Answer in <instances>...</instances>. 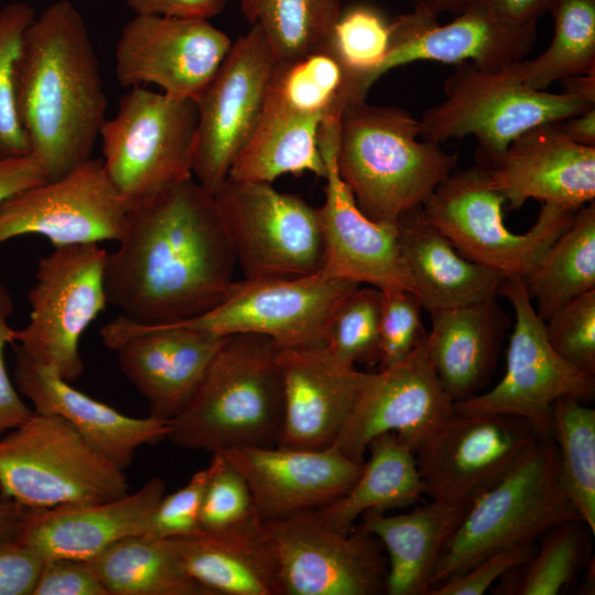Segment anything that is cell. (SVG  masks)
I'll return each mask as SVG.
<instances>
[{
    "label": "cell",
    "mask_w": 595,
    "mask_h": 595,
    "mask_svg": "<svg viewBox=\"0 0 595 595\" xmlns=\"http://www.w3.org/2000/svg\"><path fill=\"white\" fill-rule=\"evenodd\" d=\"M117 242L107 256V301L132 322L192 320L235 282L236 255L214 194L194 177L130 204Z\"/></svg>",
    "instance_id": "obj_1"
},
{
    "label": "cell",
    "mask_w": 595,
    "mask_h": 595,
    "mask_svg": "<svg viewBox=\"0 0 595 595\" xmlns=\"http://www.w3.org/2000/svg\"><path fill=\"white\" fill-rule=\"evenodd\" d=\"M14 85L19 120L46 181L91 159L107 97L85 21L69 0L54 1L26 28Z\"/></svg>",
    "instance_id": "obj_2"
},
{
    "label": "cell",
    "mask_w": 595,
    "mask_h": 595,
    "mask_svg": "<svg viewBox=\"0 0 595 595\" xmlns=\"http://www.w3.org/2000/svg\"><path fill=\"white\" fill-rule=\"evenodd\" d=\"M421 137L420 120L392 106L358 100L340 117L338 173L370 219L396 224L422 206L453 172L457 155Z\"/></svg>",
    "instance_id": "obj_3"
},
{
    "label": "cell",
    "mask_w": 595,
    "mask_h": 595,
    "mask_svg": "<svg viewBox=\"0 0 595 595\" xmlns=\"http://www.w3.org/2000/svg\"><path fill=\"white\" fill-rule=\"evenodd\" d=\"M279 349L264 335H230L193 399L170 421L166 439L212 454L277 445L282 416Z\"/></svg>",
    "instance_id": "obj_4"
},
{
    "label": "cell",
    "mask_w": 595,
    "mask_h": 595,
    "mask_svg": "<svg viewBox=\"0 0 595 595\" xmlns=\"http://www.w3.org/2000/svg\"><path fill=\"white\" fill-rule=\"evenodd\" d=\"M572 520L581 517L563 488L556 446L553 440L539 439L498 483L469 505L442 550L430 591L497 550L537 541L553 527Z\"/></svg>",
    "instance_id": "obj_5"
},
{
    "label": "cell",
    "mask_w": 595,
    "mask_h": 595,
    "mask_svg": "<svg viewBox=\"0 0 595 595\" xmlns=\"http://www.w3.org/2000/svg\"><path fill=\"white\" fill-rule=\"evenodd\" d=\"M518 63L499 69L470 62L456 64L443 83L444 100L420 119L421 137L441 144L473 136L478 143L476 161L486 165L524 131L595 107L563 91L529 87Z\"/></svg>",
    "instance_id": "obj_6"
},
{
    "label": "cell",
    "mask_w": 595,
    "mask_h": 595,
    "mask_svg": "<svg viewBox=\"0 0 595 595\" xmlns=\"http://www.w3.org/2000/svg\"><path fill=\"white\" fill-rule=\"evenodd\" d=\"M128 493L123 470L58 415L33 412L0 439V494L24 507L95 504Z\"/></svg>",
    "instance_id": "obj_7"
},
{
    "label": "cell",
    "mask_w": 595,
    "mask_h": 595,
    "mask_svg": "<svg viewBox=\"0 0 595 595\" xmlns=\"http://www.w3.org/2000/svg\"><path fill=\"white\" fill-rule=\"evenodd\" d=\"M198 110L194 99L133 87L100 130L104 169L130 204L193 177Z\"/></svg>",
    "instance_id": "obj_8"
},
{
    "label": "cell",
    "mask_w": 595,
    "mask_h": 595,
    "mask_svg": "<svg viewBox=\"0 0 595 595\" xmlns=\"http://www.w3.org/2000/svg\"><path fill=\"white\" fill-rule=\"evenodd\" d=\"M505 203L487 169L476 163L452 172L424 202L422 212L464 257L506 278H523L576 212L542 204L531 228L516 234L505 224Z\"/></svg>",
    "instance_id": "obj_9"
},
{
    "label": "cell",
    "mask_w": 595,
    "mask_h": 595,
    "mask_svg": "<svg viewBox=\"0 0 595 595\" xmlns=\"http://www.w3.org/2000/svg\"><path fill=\"white\" fill-rule=\"evenodd\" d=\"M107 256L100 244L54 247L37 263L29 322L13 333L11 345L68 382L84 372L82 335L108 304Z\"/></svg>",
    "instance_id": "obj_10"
},
{
    "label": "cell",
    "mask_w": 595,
    "mask_h": 595,
    "mask_svg": "<svg viewBox=\"0 0 595 595\" xmlns=\"http://www.w3.org/2000/svg\"><path fill=\"white\" fill-rule=\"evenodd\" d=\"M244 279L299 278L323 270L318 208L269 183L227 178L214 194Z\"/></svg>",
    "instance_id": "obj_11"
},
{
    "label": "cell",
    "mask_w": 595,
    "mask_h": 595,
    "mask_svg": "<svg viewBox=\"0 0 595 595\" xmlns=\"http://www.w3.org/2000/svg\"><path fill=\"white\" fill-rule=\"evenodd\" d=\"M499 293L515 312L505 374L490 390L454 403V410L516 415L541 439L552 440V403L564 396L593 399L595 376L567 363L551 347L522 278H505Z\"/></svg>",
    "instance_id": "obj_12"
},
{
    "label": "cell",
    "mask_w": 595,
    "mask_h": 595,
    "mask_svg": "<svg viewBox=\"0 0 595 595\" xmlns=\"http://www.w3.org/2000/svg\"><path fill=\"white\" fill-rule=\"evenodd\" d=\"M360 284L324 271L299 278L235 281L212 310L171 323L217 335L253 333L280 348L325 346L333 315Z\"/></svg>",
    "instance_id": "obj_13"
},
{
    "label": "cell",
    "mask_w": 595,
    "mask_h": 595,
    "mask_svg": "<svg viewBox=\"0 0 595 595\" xmlns=\"http://www.w3.org/2000/svg\"><path fill=\"white\" fill-rule=\"evenodd\" d=\"M262 523L277 564L281 595L385 593L383 547L359 526L340 531L317 510Z\"/></svg>",
    "instance_id": "obj_14"
},
{
    "label": "cell",
    "mask_w": 595,
    "mask_h": 595,
    "mask_svg": "<svg viewBox=\"0 0 595 595\" xmlns=\"http://www.w3.org/2000/svg\"><path fill=\"white\" fill-rule=\"evenodd\" d=\"M257 24L232 42L217 74L195 100L198 110L193 177L215 194L252 136L275 66Z\"/></svg>",
    "instance_id": "obj_15"
},
{
    "label": "cell",
    "mask_w": 595,
    "mask_h": 595,
    "mask_svg": "<svg viewBox=\"0 0 595 595\" xmlns=\"http://www.w3.org/2000/svg\"><path fill=\"white\" fill-rule=\"evenodd\" d=\"M129 203L108 177L101 159L19 192L0 205V246L37 235L54 247L118 241Z\"/></svg>",
    "instance_id": "obj_16"
},
{
    "label": "cell",
    "mask_w": 595,
    "mask_h": 595,
    "mask_svg": "<svg viewBox=\"0 0 595 595\" xmlns=\"http://www.w3.org/2000/svg\"><path fill=\"white\" fill-rule=\"evenodd\" d=\"M541 439L523 419L509 414H454L416 454L431 499L469 506L498 483Z\"/></svg>",
    "instance_id": "obj_17"
},
{
    "label": "cell",
    "mask_w": 595,
    "mask_h": 595,
    "mask_svg": "<svg viewBox=\"0 0 595 595\" xmlns=\"http://www.w3.org/2000/svg\"><path fill=\"white\" fill-rule=\"evenodd\" d=\"M230 335L174 324L148 325L121 315L100 328L102 344L150 407L171 421L190 403L212 361Z\"/></svg>",
    "instance_id": "obj_18"
},
{
    "label": "cell",
    "mask_w": 595,
    "mask_h": 595,
    "mask_svg": "<svg viewBox=\"0 0 595 595\" xmlns=\"http://www.w3.org/2000/svg\"><path fill=\"white\" fill-rule=\"evenodd\" d=\"M231 44L209 20L137 14L116 45V78L122 87L153 84L172 97L196 100Z\"/></svg>",
    "instance_id": "obj_19"
},
{
    "label": "cell",
    "mask_w": 595,
    "mask_h": 595,
    "mask_svg": "<svg viewBox=\"0 0 595 595\" xmlns=\"http://www.w3.org/2000/svg\"><path fill=\"white\" fill-rule=\"evenodd\" d=\"M454 414V402L429 359L426 340L400 364L368 372L333 446L364 463L370 441L396 433L416 454Z\"/></svg>",
    "instance_id": "obj_20"
},
{
    "label": "cell",
    "mask_w": 595,
    "mask_h": 595,
    "mask_svg": "<svg viewBox=\"0 0 595 595\" xmlns=\"http://www.w3.org/2000/svg\"><path fill=\"white\" fill-rule=\"evenodd\" d=\"M339 122V118H327L320 128V147L326 165L325 202L318 208L325 244L322 271L381 291L412 292L396 224L366 216L338 173Z\"/></svg>",
    "instance_id": "obj_21"
},
{
    "label": "cell",
    "mask_w": 595,
    "mask_h": 595,
    "mask_svg": "<svg viewBox=\"0 0 595 595\" xmlns=\"http://www.w3.org/2000/svg\"><path fill=\"white\" fill-rule=\"evenodd\" d=\"M390 26L391 48L379 77L418 61L454 65L470 62L483 68L499 69L523 61L537 39V25L506 21L483 0H473L444 25L413 10L396 17Z\"/></svg>",
    "instance_id": "obj_22"
},
{
    "label": "cell",
    "mask_w": 595,
    "mask_h": 595,
    "mask_svg": "<svg viewBox=\"0 0 595 595\" xmlns=\"http://www.w3.org/2000/svg\"><path fill=\"white\" fill-rule=\"evenodd\" d=\"M282 416L278 446H332L348 420L369 371L337 358L327 347L280 348Z\"/></svg>",
    "instance_id": "obj_23"
},
{
    "label": "cell",
    "mask_w": 595,
    "mask_h": 595,
    "mask_svg": "<svg viewBox=\"0 0 595 595\" xmlns=\"http://www.w3.org/2000/svg\"><path fill=\"white\" fill-rule=\"evenodd\" d=\"M248 483L261 521L320 509L345 494L363 464L335 446H248L221 452Z\"/></svg>",
    "instance_id": "obj_24"
},
{
    "label": "cell",
    "mask_w": 595,
    "mask_h": 595,
    "mask_svg": "<svg viewBox=\"0 0 595 595\" xmlns=\"http://www.w3.org/2000/svg\"><path fill=\"white\" fill-rule=\"evenodd\" d=\"M483 166L512 209L537 199L575 213L595 199V147L571 141L556 122L524 131Z\"/></svg>",
    "instance_id": "obj_25"
},
{
    "label": "cell",
    "mask_w": 595,
    "mask_h": 595,
    "mask_svg": "<svg viewBox=\"0 0 595 595\" xmlns=\"http://www.w3.org/2000/svg\"><path fill=\"white\" fill-rule=\"evenodd\" d=\"M164 495L163 479L153 477L136 493L109 501L29 508L17 542L43 561H87L119 540L143 534Z\"/></svg>",
    "instance_id": "obj_26"
},
{
    "label": "cell",
    "mask_w": 595,
    "mask_h": 595,
    "mask_svg": "<svg viewBox=\"0 0 595 595\" xmlns=\"http://www.w3.org/2000/svg\"><path fill=\"white\" fill-rule=\"evenodd\" d=\"M14 382L33 411L63 418L101 455L125 470L137 448L166 439L170 421L133 418L74 388L14 347Z\"/></svg>",
    "instance_id": "obj_27"
},
{
    "label": "cell",
    "mask_w": 595,
    "mask_h": 595,
    "mask_svg": "<svg viewBox=\"0 0 595 595\" xmlns=\"http://www.w3.org/2000/svg\"><path fill=\"white\" fill-rule=\"evenodd\" d=\"M412 293L428 312L497 296L505 275L464 257L422 212L402 214L396 223Z\"/></svg>",
    "instance_id": "obj_28"
},
{
    "label": "cell",
    "mask_w": 595,
    "mask_h": 595,
    "mask_svg": "<svg viewBox=\"0 0 595 595\" xmlns=\"http://www.w3.org/2000/svg\"><path fill=\"white\" fill-rule=\"evenodd\" d=\"M429 313L428 355L444 390L454 403L478 394L509 326L496 296Z\"/></svg>",
    "instance_id": "obj_29"
},
{
    "label": "cell",
    "mask_w": 595,
    "mask_h": 595,
    "mask_svg": "<svg viewBox=\"0 0 595 595\" xmlns=\"http://www.w3.org/2000/svg\"><path fill=\"white\" fill-rule=\"evenodd\" d=\"M166 541L185 573L210 595H281L277 564L259 518Z\"/></svg>",
    "instance_id": "obj_30"
},
{
    "label": "cell",
    "mask_w": 595,
    "mask_h": 595,
    "mask_svg": "<svg viewBox=\"0 0 595 595\" xmlns=\"http://www.w3.org/2000/svg\"><path fill=\"white\" fill-rule=\"evenodd\" d=\"M468 507L431 499L405 513L361 517L359 527L375 536L386 553V594H428L442 550Z\"/></svg>",
    "instance_id": "obj_31"
},
{
    "label": "cell",
    "mask_w": 595,
    "mask_h": 595,
    "mask_svg": "<svg viewBox=\"0 0 595 595\" xmlns=\"http://www.w3.org/2000/svg\"><path fill=\"white\" fill-rule=\"evenodd\" d=\"M367 453L369 456L353 486L316 509L326 522L344 532L353 530L366 513L407 508L424 496L415 453L396 433L374 437Z\"/></svg>",
    "instance_id": "obj_32"
},
{
    "label": "cell",
    "mask_w": 595,
    "mask_h": 595,
    "mask_svg": "<svg viewBox=\"0 0 595 595\" xmlns=\"http://www.w3.org/2000/svg\"><path fill=\"white\" fill-rule=\"evenodd\" d=\"M323 120L293 113L266 99L260 120L227 178L271 184L285 174L311 172L324 177L326 165L320 147Z\"/></svg>",
    "instance_id": "obj_33"
},
{
    "label": "cell",
    "mask_w": 595,
    "mask_h": 595,
    "mask_svg": "<svg viewBox=\"0 0 595 595\" xmlns=\"http://www.w3.org/2000/svg\"><path fill=\"white\" fill-rule=\"evenodd\" d=\"M544 321L575 298L595 290V203L580 208L570 226L522 278Z\"/></svg>",
    "instance_id": "obj_34"
},
{
    "label": "cell",
    "mask_w": 595,
    "mask_h": 595,
    "mask_svg": "<svg viewBox=\"0 0 595 595\" xmlns=\"http://www.w3.org/2000/svg\"><path fill=\"white\" fill-rule=\"evenodd\" d=\"M87 563L109 595H210L185 573L166 540L128 537Z\"/></svg>",
    "instance_id": "obj_35"
},
{
    "label": "cell",
    "mask_w": 595,
    "mask_h": 595,
    "mask_svg": "<svg viewBox=\"0 0 595 595\" xmlns=\"http://www.w3.org/2000/svg\"><path fill=\"white\" fill-rule=\"evenodd\" d=\"M365 99L355 76L326 47L275 63L267 94L271 104L321 119L340 118L348 105Z\"/></svg>",
    "instance_id": "obj_36"
},
{
    "label": "cell",
    "mask_w": 595,
    "mask_h": 595,
    "mask_svg": "<svg viewBox=\"0 0 595 595\" xmlns=\"http://www.w3.org/2000/svg\"><path fill=\"white\" fill-rule=\"evenodd\" d=\"M553 37L536 58L518 63L523 82L545 90L554 82L595 73V0H552Z\"/></svg>",
    "instance_id": "obj_37"
},
{
    "label": "cell",
    "mask_w": 595,
    "mask_h": 595,
    "mask_svg": "<svg viewBox=\"0 0 595 595\" xmlns=\"http://www.w3.org/2000/svg\"><path fill=\"white\" fill-rule=\"evenodd\" d=\"M242 15L261 28L277 63L325 47L340 0H240Z\"/></svg>",
    "instance_id": "obj_38"
},
{
    "label": "cell",
    "mask_w": 595,
    "mask_h": 595,
    "mask_svg": "<svg viewBox=\"0 0 595 595\" xmlns=\"http://www.w3.org/2000/svg\"><path fill=\"white\" fill-rule=\"evenodd\" d=\"M560 478L581 520L595 533V410L564 396L552 403Z\"/></svg>",
    "instance_id": "obj_39"
},
{
    "label": "cell",
    "mask_w": 595,
    "mask_h": 595,
    "mask_svg": "<svg viewBox=\"0 0 595 595\" xmlns=\"http://www.w3.org/2000/svg\"><path fill=\"white\" fill-rule=\"evenodd\" d=\"M582 520L560 523L541 538L534 554L501 577L493 593L500 595H558L581 569L585 555Z\"/></svg>",
    "instance_id": "obj_40"
},
{
    "label": "cell",
    "mask_w": 595,
    "mask_h": 595,
    "mask_svg": "<svg viewBox=\"0 0 595 595\" xmlns=\"http://www.w3.org/2000/svg\"><path fill=\"white\" fill-rule=\"evenodd\" d=\"M325 47L367 95L391 48L390 22L371 6H353L340 12Z\"/></svg>",
    "instance_id": "obj_41"
},
{
    "label": "cell",
    "mask_w": 595,
    "mask_h": 595,
    "mask_svg": "<svg viewBox=\"0 0 595 595\" xmlns=\"http://www.w3.org/2000/svg\"><path fill=\"white\" fill-rule=\"evenodd\" d=\"M382 291L356 288L335 311L327 333L326 347L340 360L357 367L380 363V320Z\"/></svg>",
    "instance_id": "obj_42"
},
{
    "label": "cell",
    "mask_w": 595,
    "mask_h": 595,
    "mask_svg": "<svg viewBox=\"0 0 595 595\" xmlns=\"http://www.w3.org/2000/svg\"><path fill=\"white\" fill-rule=\"evenodd\" d=\"M35 17L26 2L0 8V158L30 153L17 111L14 77L24 32Z\"/></svg>",
    "instance_id": "obj_43"
},
{
    "label": "cell",
    "mask_w": 595,
    "mask_h": 595,
    "mask_svg": "<svg viewBox=\"0 0 595 595\" xmlns=\"http://www.w3.org/2000/svg\"><path fill=\"white\" fill-rule=\"evenodd\" d=\"M208 468L201 509L203 531H220L259 518L247 480L221 452L213 453Z\"/></svg>",
    "instance_id": "obj_44"
},
{
    "label": "cell",
    "mask_w": 595,
    "mask_h": 595,
    "mask_svg": "<svg viewBox=\"0 0 595 595\" xmlns=\"http://www.w3.org/2000/svg\"><path fill=\"white\" fill-rule=\"evenodd\" d=\"M543 323L555 353L576 368L595 376V290L564 304Z\"/></svg>",
    "instance_id": "obj_45"
},
{
    "label": "cell",
    "mask_w": 595,
    "mask_h": 595,
    "mask_svg": "<svg viewBox=\"0 0 595 595\" xmlns=\"http://www.w3.org/2000/svg\"><path fill=\"white\" fill-rule=\"evenodd\" d=\"M380 363L378 370L408 358L428 338L422 323V304L407 290L382 291Z\"/></svg>",
    "instance_id": "obj_46"
},
{
    "label": "cell",
    "mask_w": 595,
    "mask_h": 595,
    "mask_svg": "<svg viewBox=\"0 0 595 595\" xmlns=\"http://www.w3.org/2000/svg\"><path fill=\"white\" fill-rule=\"evenodd\" d=\"M208 476L207 466L193 474L176 491L165 494L151 513L142 536L166 540L202 531L201 509Z\"/></svg>",
    "instance_id": "obj_47"
},
{
    "label": "cell",
    "mask_w": 595,
    "mask_h": 595,
    "mask_svg": "<svg viewBox=\"0 0 595 595\" xmlns=\"http://www.w3.org/2000/svg\"><path fill=\"white\" fill-rule=\"evenodd\" d=\"M537 541L495 551L463 574L432 588L428 595H482L506 573L526 563L536 552Z\"/></svg>",
    "instance_id": "obj_48"
},
{
    "label": "cell",
    "mask_w": 595,
    "mask_h": 595,
    "mask_svg": "<svg viewBox=\"0 0 595 595\" xmlns=\"http://www.w3.org/2000/svg\"><path fill=\"white\" fill-rule=\"evenodd\" d=\"M32 595H109L87 561H44Z\"/></svg>",
    "instance_id": "obj_49"
},
{
    "label": "cell",
    "mask_w": 595,
    "mask_h": 595,
    "mask_svg": "<svg viewBox=\"0 0 595 595\" xmlns=\"http://www.w3.org/2000/svg\"><path fill=\"white\" fill-rule=\"evenodd\" d=\"M13 311V301L4 284L0 281V433L11 431L24 423L32 414L13 386L4 360L6 346L13 343L14 328L9 325Z\"/></svg>",
    "instance_id": "obj_50"
},
{
    "label": "cell",
    "mask_w": 595,
    "mask_h": 595,
    "mask_svg": "<svg viewBox=\"0 0 595 595\" xmlns=\"http://www.w3.org/2000/svg\"><path fill=\"white\" fill-rule=\"evenodd\" d=\"M44 561L17 541H0V595H32Z\"/></svg>",
    "instance_id": "obj_51"
},
{
    "label": "cell",
    "mask_w": 595,
    "mask_h": 595,
    "mask_svg": "<svg viewBox=\"0 0 595 595\" xmlns=\"http://www.w3.org/2000/svg\"><path fill=\"white\" fill-rule=\"evenodd\" d=\"M137 14L205 19L219 14L228 0H125Z\"/></svg>",
    "instance_id": "obj_52"
},
{
    "label": "cell",
    "mask_w": 595,
    "mask_h": 595,
    "mask_svg": "<svg viewBox=\"0 0 595 595\" xmlns=\"http://www.w3.org/2000/svg\"><path fill=\"white\" fill-rule=\"evenodd\" d=\"M46 182L33 154L0 158V205L19 192Z\"/></svg>",
    "instance_id": "obj_53"
},
{
    "label": "cell",
    "mask_w": 595,
    "mask_h": 595,
    "mask_svg": "<svg viewBox=\"0 0 595 595\" xmlns=\"http://www.w3.org/2000/svg\"><path fill=\"white\" fill-rule=\"evenodd\" d=\"M500 18L520 25H537L552 0H483Z\"/></svg>",
    "instance_id": "obj_54"
},
{
    "label": "cell",
    "mask_w": 595,
    "mask_h": 595,
    "mask_svg": "<svg viewBox=\"0 0 595 595\" xmlns=\"http://www.w3.org/2000/svg\"><path fill=\"white\" fill-rule=\"evenodd\" d=\"M559 130L571 141L595 147V107L556 122Z\"/></svg>",
    "instance_id": "obj_55"
},
{
    "label": "cell",
    "mask_w": 595,
    "mask_h": 595,
    "mask_svg": "<svg viewBox=\"0 0 595 595\" xmlns=\"http://www.w3.org/2000/svg\"><path fill=\"white\" fill-rule=\"evenodd\" d=\"M29 508L0 494V541H17Z\"/></svg>",
    "instance_id": "obj_56"
},
{
    "label": "cell",
    "mask_w": 595,
    "mask_h": 595,
    "mask_svg": "<svg viewBox=\"0 0 595 595\" xmlns=\"http://www.w3.org/2000/svg\"><path fill=\"white\" fill-rule=\"evenodd\" d=\"M563 93L595 106V73L575 75L560 80Z\"/></svg>",
    "instance_id": "obj_57"
},
{
    "label": "cell",
    "mask_w": 595,
    "mask_h": 595,
    "mask_svg": "<svg viewBox=\"0 0 595 595\" xmlns=\"http://www.w3.org/2000/svg\"><path fill=\"white\" fill-rule=\"evenodd\" d=\"M473 0H414V10L437 19L445 12L462 13Z\"/></svg>",
    "instance_id": "obj_58"
}]
</instances>
